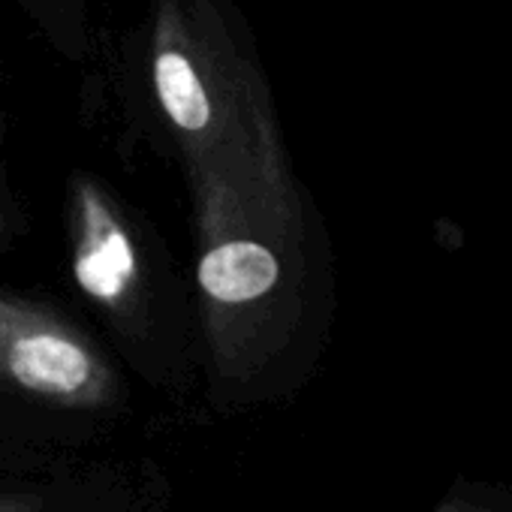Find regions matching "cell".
Here are the masks:
<instances>
[{"label":"cell","instance_id":"cell-1","mask_svg":"<svg viewBox=\"0 0 512 512\" xmlns=\"http://www.w3.org/2000/svg\"><path fill=\"white\" fill-rule=\"evenodd\" d=\"M190 178L205 335L220 368L250 371L287 341L302 308V199L226 175Z\"/></svg>","mask_w":512,"mask_h":512},{"label":"cell","instance_id":"cell-2","mask_svg":"<svg viewBox=\"0 0 512 512\" xmlns=\"http://www.w3.org/2000/svg\"><path fill=\"white\" fill-rule=\"evenodd\" d=\"M148 64L154 103L190 175L299 190L269 88L208 0H160Z\"/></svg>","mask_w":512,"mask_h":512},{"label":"cell","instance_id":"cell-3","mask_svg":"<svg viewBox=\"0 0 512 512\" xmlns=\"http://www.w3.org/2000/svg\"><path fill=\"white\" fill-rule=\"evenodd\" d=\"M0 386L64 410H100L118 380L106 356L58 314L0 293Z\"/></svg>","mask_w":512,"mask_h":512},{"label":"cell","instance_id":"cell-4","mask_svg":"<svg viewBox=\"0 0 512 512\" xmlns=\"http://www.w3.org/2000/svg\"><path fill=\"white\" fill-rule=\"evenodd\" d=\"M70 238L79 290L97 308L124 320L142 296V256L112 196L88 175L73 178Z\"/></svg>","mask_w":512,"mask_h":512},{"label":"cell","instance_id":"cell-5","mask_svg":"<svg viewBox=\"0 0 512 512\" xmlns=\"http://www.w3.org/2000/svg\"><path fill=\"white\" fill-rule=\"evenodd\" d=\"M43 500L37 494H0V512H40Z\"/></svg>","mask_w":512,"mask_h":512},{"label":"cell","instance_id":"cell-6","mask_svg":"<svg viewBox=\"0 0 512 512\" xmlns=\"http://www.w3.org/2000/svg\"><path fill=\"white\" fill-rule=\"evenodd\" d=\"M437 512H485V509L470 506V503H464V500H446Z\"/></svg>","mask_w":512,"mask_h":512}]
</instances>
